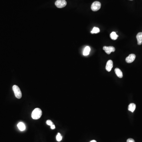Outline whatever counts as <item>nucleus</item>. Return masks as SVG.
<instances>
[{
    "label": "nucleus",
    "instance_id": "5",
    "mask_svg": "<svg viewBox=\"0 0 142 142\" xmlns=\"http://www.w3.org/2000/svg\"><path fill=\"white\" fill-rule=\"evenodd\" d=\"M103 49L107 54L109 55L110 54L111 52H114L115 51V48L113 46H104Z\"/></svg>",
    "mask_w": 142,
    "mask_h": 142
},
{
    "label": "nucleus",
    "instance_id": "15",
    "mask_svg": "<svg viewBox=\"0 0 142 142\" xmlns=\"http://www.w3.org/2000/svg\"><path fill=\"white\" fill-rule=\"evenodd\" d=\"M57 140L58 142L61 141L62 139V137L61 134L59 133H58V134L57 135L56 137Z\"/></svg>",
    "mask_w": 142,
    "mask_h": 142
},
{
    "label": "nucleus",
    "instance_id": "2",
    "mask_svg": "<svg viewBox=\"0 0 142 142\" xmlns=\"http://www.w3.org/2000/svg\"><path fill=\"white\" fill-rule=\"evenodd\" d=\"M12 88L16 98L18 99H20L21 98L22 95L20 88L17 85H14L13 86Z\"/></svg>",
    "mask_w": 142,
    "mask_h": 142
},
{
    "label": "nucleus",
    "instance_id": "13",
    "mask_svg": "<svg viewBox=\"0 0 142 142\" xmlns=\"http://www.w3.org/2000/svg\"><path fill=\"white\" fill-rule=\"evenodd\" d=\"M118 36V35H117V34L114 32H113L110 34V37L111 39L114 40H116Z\"/></svg>",
    "mask_w": 142,
    "mask_h": 142
},
{
    "label": "nucleus",
    "instance_id": "10",
    "mask_svg": "<svg viewBox=\"0 0 142 142\" xmlns=\"http://www.w3.org/2000/svg\"><path fill=\"white\" fill-rule=\"evenodd\" d=\"M17 126H18V128L19 129V130L21 131H23L26 129L25 125L23 122H20L19 123Z\"/></svg>",
    "mask_w": 142,
    "mask_h": 142
},
{
    "label": "nucleus",
    "instance_id": "3",
    "mask_svg": "<svg viewBox=\"0 0 142 142\" xmlns=\"http://www.w3.org/2000/svg\"><path fill=\"white\" fill-rule=\"evenodd\" d=\"M101 4L100 2L95 1L91 5V10L94 12H96L100 9Z\"/></svg>",
    "mask_w": 142,
    "mask_h": 142
},
{
    "label": "nucleus",
    "instance_id": "4",
    "mask_svg": "<svg viewBox=\"0 0 142 142\" xmlns=\"http://www.w3.org/2000/svg\"><path fill=\"white\" fill-rule=\"evenodd\" d=\"M55 4L57 8H61L66 6L67 2L65 0H57L55 2Z\"/></svg>",
    "mask_w": 142,
    "mask_h": 142
},
{
    "label": "nucleus",
    "instance_id": "18",
    "mask_svg": "<svg viewBox=\"0 0 142 142\" xmlns=\"http://www.w3.org/2000/svg\"><path fill=\"white\" fill-rule=\"evenodd\" d=\"M50 126L51 129H52V130H54V129H55V126L54 124L52 125H51V126Z\"/></svg>",
    "mask_w": 142,
    "mask_h": 142
},
{
    "label": "nucleus",
    "instance_id": "19",
    "mask_svg": "<svg viewBox=\"0 0 142 142\" xmlns=\"http://www.w3.org/2000/svg\"><path fill=\"white\" fill-rule=\"evenodd\" d=\"M90 142H97L95 140H92V141H90Z\"/></svg>",
    "mask_w": 142,
    "mask_h": 142
},
{
    "label": "nucleus",
    "instance_id": "6",
    "mask_svg": "<svg viewBox=\"0 0 142 142\" xmlns=\"http://www.w3.org/2000/svg\"><path fill=\"white\" fill-rule=\"evenodd\" d=\"M136 58V56L134 54H131L129 55L128 57L126 58V62L128 63H132L134 61Z\"/></svg>",
    "mask_w": 142,
    "mask_h": 142
},
{
    "label": "nucleus",
    "instance_id": "17",
    "mask_svg": "<svg viewBox=\"0 0 142 142\" xmlns=\"http://www.w3.org/2000/svg\"><path fill=\"white\" fill-rule=\"evenodd\" d=\"M127 142H135V141L134 139H132L130 138L128 139L127 140Z\"/></svg>",
    "mask_w": 142,
    "mask_h": 142
},
{
    "label": "nucleus",
    "instance_id": "16",
    "mask_svg": "<svg viewBox=\"0 0 142 142\" xmlns=\"http://www.w3.org/2000/svg\"><path fill=\"white\" fill-rule=\"evenodd\" d=\"M46 124H47L50 126H51L53 124V122L50 120H47V121H46Z\"/></svg>",
    "mask_w": 142,
    "mask_h": 142
},
{
    "label": "nucleus",
    "instance_id": "7",
    "mask_svg": "<svg viewBox=\"0 0 142 142\" xmlns=\"http://www.w3.org/2000/svg\"><path fill=\"white\" fill-rule=\"evenodd\" d=\"M113 67V62L112 60H110L107 61L106 66V70L108 72H110Z\"/></svg>",
    "mask_w": 142,
    "mask_h": 142
},
{
    "label": "nucleus",
    "instance_id": "11",
    "mask_svg": "<svg viewBox=\"0 0 142 142\" xmlns=\"http://www.w3.org/2000/svg\"><path fill=\"white\" fill-rule=\"evenodd\" d=\"M136 109V105L133 103L130 104L128 106V110L131 111L133 113Z\"/></svg>",
    "mask_w": 142,
    "mask_h": 142
},
{
    "label": "nucleus",
    "instance_id": "20",
    "mask_svg": "<svg viewBox=\"0 0 142 142\" xmlns=\"http://www.w3.org/2000/svg\"></svg>",
    "mask_w": 142,
    "mask_h": 142
},
{
    "label": "nucleus",
    "instance_id": "1",
    "mask_svg": "<svg viewBox=\"0 0 142 142\" xmlns=\"http://www.w3.org/2000/svg\"><path fill=\"white\" fill-rule=\"evenodd\" d=\"M42 114V112L40 108H36L32 111V117L33 119L37 120L41 118Z\"/></svg>",
    "mask_w": 142,
    "mask_h": 142
},
{
    "label": "nucleus",
    "instance_id": "8",
    "mask_svg": "<svg viewBox=\"0 0 142 142\" xmlns=\"http://www.w3.org/2000/svg\"><path fill=\"white\" fill-rule=\"evenodd\" d=\"M138 42V44L141 45L142 44V32H139L137 34L136 36Z\"/></svg>",
    "mask_w": 142,
    "mask_h": 142
},
{
    "label": "nucleus",
    "instance_id": "12",
    "mask_svg": "<svg viewBox=\"0 0 142 142\" xmlns=\"http://www.w3.org/2000/svg\"><path fill=\"white\" fill-rule=\"evenodd\" d=\"M90 51V48L89 46H86L85 47L84 50L83 51V55L84 56H87L89 54Z\"/></svg>",
    "mask_w": 142,
    "mask_h": 142
},
{
    "label": "nucleus",
    "instance_id": "9",
    "mask_svg": "<svg viewBox=\"0 0 142 142\" xmlns=\"http://www.w3.org/2000/svg\"><path fill=\"white\" fill-rule=\"evenodd\" d=\"M115 72L116 73V76L119 77L120 78H121L123 77V74L121 71V70L120 69L118 68H116L115 69Z\"/></svg>",
    "mask_w": 142,
    "mask_h": 142
},
{
    "label": "nucleus",
    "instance_id": "14",
    "mask_svg": "<svg viewBox=\"0 0 142 142\" xmlns=\"http://www.w3.org/2000/svg\"><path fill=\"white\" fill-rule=\"evenodd\" d=\"M100 29L97 27H94L93 28V29L91 31V33L92 34H97V33L100 32Z\"/></svg>",
    "mask_w": 142,
    "mask_h": 142
}]
</instances>
